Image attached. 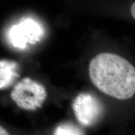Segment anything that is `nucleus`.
<instances>
[{"label":"nucleus","mask_w":135,"mask_h":135,"mask_svg":"<svg viewBox=\"0 0 135 135\" xmlns=\"http://www.w3.org/2000/svg\"><path fill=\"white\" fill-rule=\"evenodd\" d=\"M89 76L101 91L119 100L135 95V67L126 59L111 53H101L92 59Z\"/></svg>","instance_id":"obj_1"},{"label":"nucleus","mask_w":135,"mask_h":135,"mask_svg":"<svg viewBox=\"0 0 135 135\" xmlns=\"http://www.w3.org/2000/svg\"><path fill=\"white\" fill-rule=\"evenodd\" d=\"M17 63L2 59L0 61V89H4L10 86L15 82L17 77H19Z\"/></svg>","instance_id":"obj_5"},{"label":"nucleus","mask_w":135,"mask_h":135,"mask_svg":"<svg viewBox=\"0 0 135 135\" xmlns=\"http://www.w3.org/2000/svg\"><path fill=\"white\" fill-rule=\"evenodd\" d=\"M73 110L82 125L90 126L101 117L103 107L101 102L92 94L80 93L74 101Z\"/></svg>","instance_id":"obj_4"},{"label":"nucleus","mask_w":135,"mask_h":135,"mask_svg":"<svg viewBox=\"0 0 135 135\" xmlns=\"http://www.w3.org/2000/svg\"><path fill=\"white\" fill-rule=\"evenodd\" d=\"M55 135H83V134L77 126L71 123H64L56 128Z\"/></svg>","instance_id":"obj_6"},{"label":"nucleus","mask_w":135,"mask_h":135,"mask_svg":"<svg viewBox=\"0 0 135 135\" xmlns=\"http://www.w3.org/2000/svg\"><path fill=\"white\" fill-rule=\"evenodd\" d=\"M44 35L41 23L30 17H26L17 24L11 26L8 32L9 44L15 48L24 50L28 44L39 42Z\"/></svg>","instance_id":"obj_3"},{"label":"nucleus","mask_w":135,"mask_h":135,"mask_svg":"<svg viewBox=\"0 0 135 135\" xmlns=\"http://www.w3.org/2000/svg\"><path fill=\"white\" fill-rule=\"evenodd\" d=\"M130 13H131V15L132 16V17H133L134 20H135V2L133 3V4H132L131 7Z\"/></svg>","instance_id":"obj_7"},{"label":"nucleus","mask_w":135,"mask_h":135,"mask_svg":"<svg viewBox=\"0 0 135 135\" xmlns=\"http://www.w3.org/2000/svg\"><path fill=\"white\" fill-rule=\"evenodd\" d=\"M0 135H10V134H8V132L5 130V128H4L2 126H1V127H0Z\"/></svg>","instance_id":"obj_8"},{"label":"nucleus","mask_w":135,"mask_h":135,"mask_svg":"<svg viewBox=\"0 0 135 135\" xmlns=\"http://www.w3.org/2000/svg\"><path fill=\"white\" fill-rule=\"evenodd\" d=\"M11 98L20 108L35 110L42 106L47 98V91L39 83L29 77H25L13 88Z\"/></svg>","instance_id":"obj_2"}]
</instances>
